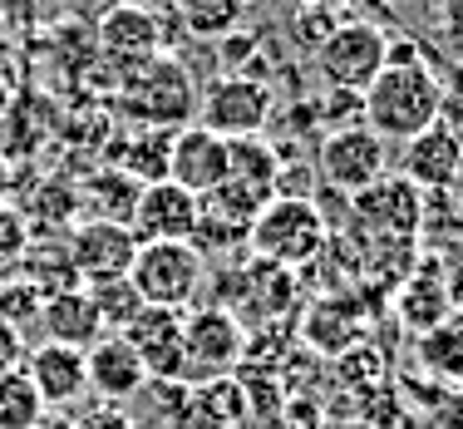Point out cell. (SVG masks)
Segmentation results:
<instances>
[{
    "mask_svg": "<svg viewBox=\"0 0 463 429\" xmlns=\"http://www.w3.org/2000/svg\"><path fill=\"white\" fill-rule=\"evenodd\" d=\"M449 114V90L429 60L419 64H384L365 90V129H374L384 143H404L424 129H434Z\"/></svg>",
    "mask_w": 463,
    "mask_h": 429,
    "instance_id": "1",
    "label": "cell"
},
{
    "mask_svg": "<svg viewBox=\"0 0 463 429\" xmlns=\"http://www.w3.org/2000/svg\"><path fill=\"white\" fill-rule=\"evenodd\" d=\"M326 242H330V223H326L321 203L316 197H291V193H277L247 227V247L261 262L286 267V272L311 267L326 252Z\"/></svg>",
    "mask_w": 463,
    "mask_h": 429,
    "instance_id": "2",
    "label": "cell"
},
{
    "mask_svg": "<svg viewBox=\"0 0 463 429\" xmlns=\"http://www.w3.org/2000/svg\"><path fill=\"white\" fill-rule=\"evenodd\" d=\"M118 109L138 119L143 129H183L197 114V90L193 74L183 70L173 54H148V60L128 64L124 84H118Z\"/></svg>",
    "mask_w": 463,
    "mask_h": 429,
    "instance_id": "3",
    "label": "cell"
},
{
    "mask_svg": "<svg viewBox=\"0 0 463 429\" xmlns=\"http://www.w3.org/2000/svg\"><path fill=\"white\" fill-rule=\"evenodd\" d=\"M128 281L143 296V306L187 311L207 281V257L193 242H138L134 262H128Z\"/></svg>",
    "mask_w": 463,
    "mask_h": 429,
    "instance_id": "4",
    "label": "cell"
},
{
    "mask_svg": "<svg viewBox=\"0 0 463 429\" xmlns=\"http://www.w3.org/2000/svg\"><path fill=\"white\" fill-rule=\"evenodd\" d=\"M350 217L380 247H410L424 233V193L404 173H380L370 188L350 197Z\"/></svg>",
    "mask_w": 463,
    "mask_h": 429,
    "instance_id": "5",
    "label": "cell"
},
{
    "mask_svg": "<svg viewBox=\"0 0 463 429\" xmlns=\"http://www.w3.org/2000/svg\"><path fill=\"white\" fill-rule=\"evenodd\" d=\"M247 356V326L227 306H187L183 311V360L187 380L232 376Z\"/></svg>",
    "mask_w": 463,
    "mask_h": 429,
    "instance_id": "6",
    "label": "cell"
},
{
    "mask_svg": "<svg viewBox=\"0 0 463 429\" xmlns=\"http://www.w3.org/2000/svg\"><path fill=\"white\" fill-rule=\"evenodd\" d=\"M271 114H277V94L261 74H222L197 99V124L222 138L261 134L271 124Z\"/></svg>",
    "mask_w": 463,
    "mask_h": 429,
    "instance_id": "7",
    "label": "cell"
},
{
    "mask_svg": "<svg viewBox=\"0 0 463 429\" xmlns=\"http://www.w3.org/2000/svg\"><path fill=\"white\" fill-rule=\"evenodd\" d=\"M384 45H390V35H384L380 25H370V20H340V25L326 35V45L316 50L326 90L365 94L370 80L384 70Z\"/></svg>",
    "mask_w": 463,
    "mask_h": 429,
    "instance_id": "8",
    "label": "cell"
},
{
    "mask_svg": "<svg viewBox=\"0 0 463 429\" xmlns=\"http://www.w3.org/2000/svg\"><path fill=\"white\" fill-rule=\"evenodd\" d=\"M384 163H390V148H384V138L365 124L330 129L321 138V148H316V173H321V183L340 197H355L360 188H370L384 173Z\"/></svg>",
    "mask_w": 463,
    "mask_h": 429,
    "instance_id": "9",
    "label": "cell"
},
{
    "mask_svg": "<svg viewBox=\"0 0 463 429\" xmlns=\"http://www.w3.org/2000/svg\"><path fill=\"white\" fill-rule=\"evenodd\" d=\"M64 252H70L74 277L109 281V277H128V262H134V252H138V237H134V227H128V223L94 217V223L70 227Z\"/></svg>",
    "mask_w": 463,
    "mask_h": 429,
    "instance_id": "10",
    "label": "cell"
},
{
    "mask_svg": "<svg viewBox=\"0 0 463 429\" xmlns=\"http://www.w3.org/2000/svg\"><path fill=\"white\" fill-rule=\"evenodd\" d=\"M197 217H203V197L178 188L173 178H158V183H143L138 188L128 227H134L138 242H187Z\"/></svg>",
    "mask_w": 463,
    "mask_h": 429,
    "instance_id": "11",
    "label": "cell"
},
{
    "mask_svg": "<svg viewBox=\"0 0 463 429\" xmlns=\"http://www.w3.org/2000/svg\"><path fill=\"white\" fill-rule=\"evenodd\" d=\"M128 346L138 350L148 380H187V360H183V311L168 306H138V316L118 331Z\"/></svg>",
    "mask_w": 463,
    "mask_h": 429,
    "instance_id": "12",
    "label": "cell"
},
{
    "mask_svg": "<svg viewBox=\"0 0 463 429\" xmlns=\"http://www.w3.org/2000/svg\"><path fill=\"white\" fill-rule=\"evenodd\" d=\"M247 420V385L237 376H213V380H187L183 400L163 429H237Z\"/></svg>",
    "mask_w": 463,
    "mask_h": 429,
    "instance_id": "13",
    "label": "cell"
},
{
    "mask_svg": "<svg viewBox=\"0 0 463 429\" xmlns=\"http://www.w3.org/2000/svg\"><path fill=\"white\" fill-rule=\"evenodd\" d=\"M94 45L104 54H114L118 64H138V60H148V54H163V45H168L163 15L148 5H138V0H114V5L104 10V20H99V30H94Z\"/></svg>",
    "mask_w": 463,
    "mask_h": 429,
    "instance_id": "14",
    "label": "cell"
},
{
    "mask_svg": "<svg viewBox=\"0 0 463 429\" xmlns=\"http://www.w3.org/2000/svg\"><path fill=\"white\" fill-rule=\"evenodd\" d=\"M400 173L414 183L419 193H449L463 173V138L439 119L434 129L404 138V153H400Z\"/></svg>",
    "mask_w": 463,
    "mask_h": 429,
    "instance_id": "15",
    "label": "cell"
},
{
    "mask_svg": "<svg viewBox=\"0 0 463 429\" xmlns=\"http://www.w3.org/2000/svg\"><path fill=\"white\" fill-rule=\"evenodd\" d=\"M168 178L187 193H213L217 183H227V138L213 134L203 124H183L173 129V148H168Z\"/></svg>",
    "mask_w": 463,
    "mask_h": 429,
    "instance_id": "16",
    "label": "cell"
},
{
    "mask_svg": "<svg viewBox=\"0 0 463 429\" xmlns=\"http://www.w3.org/2000/svg\"><path fill=\"white\" fill-rule=\"evenodd\" d=\"M84 376H90V390H94L104 405L138 400L143 385H148V370H143L138 350L128 346L118 331H104L90 350H84Z\"/></svg>",
    "mask_w": 463,
    "mask_h": 429,
    "instance_id": "17",
    "label": "cell"
},
{
    "mask_svg": "<svg viewBox=\"0 0 463 429\" xmlns=\"http://www.w3.org/2000/svg\"><path fill=\"white\" fill-rule=\"evenodd\" d=\"M35 385V395L50 410H64L80 395H90V376H84V350L60 346V340H40L35 350H25V366H20Z\"/></svg>",
    "mask_w": 463,
    "mask_h": 429,
    "instance_id": "18",
    "label": "cell"
},
{
    "mask_svg": "<svg viewBox=\"0 0 463 429\" xmlns=\"http://www.w3.org/2000/svg\"><path fill=\"white\" fill-rule=\"evenodd\" d=\"M449 311H454V306H449V286H444V262L424 257L419 267L404 272L400 291H394V316H400L404 331L424 336L429 326H439Z\"/></svg>",
    "mask_w": 463,
    "mask_h": 429,
    "instance_id": "19",
    "label": "cell"
},
{
    "mask_svg": "<svg viewBox=\"0 0 463 429\" xmlns=\"http://www.w3.org/2000/svg\"><path fill=\"white\" fill-rule=\"evenodd\" d=\"M40 321H45V340H60V346H74V350H90L104 336V316H99L94 296L84 286H64V291L45 296Z\"/></svg>",
    "mask_w": 463,
    "mask_h": 429,
    "instance_id": "20",
    "label": "cell"
},
{
    "mask_svg": "<svg viewBox=\"0 0 463 429\" xmlns=\"http://www.w3.org/2000/svg\"><path fill=\"white\" fill-rule=\"evenodd\" d=\"M227 178L241 183V188H257V193L277 197L281 193V153L261 134L227 138Z\"/></svg>",
    "mask_w": 463,
    "mask_h": 429,
    "instance_id": "21",
    "label": "cell"
},
{
    "mask_svg": "<svg viewBox=\"0 0 463 429\" xmlns=\"http://www.w3.org/2000/svg\"><path fill=\"white\" fill-rule=\"evenodd\" d=\"M168 148H173V129H134L128 138L109 143V158H118V168L138 183H158L168 178Z\"/></svg>",
    "mask_w": 463,
    "mask_h": 429,
    "instance_id": "22",
    "label": "cell"
},
{
    "mask_svg": "<svg viewBox=\"0 0 463 429\" xmlns=\"http://www.w3.org/2000/svg\"><path fill=\"white\" fill-rule=\"evenodd\" d=\"M419 366L444 385H463V311H449L419 336Z\"/></svg>",
    "mask_w": 463,
    "mask_h": 429,
    "instance_id": "23",
    "label": "cell"
},
{
    "mask_svg": "<svg viewBox=\"0 0 463 429\" xmlns=\"http://www.w3.org/2000/svg\"><path fill=\"white\" fill-rule=\"evenodd\" d=\"M360 331H365V321L355 316V301H345V296L321 301L311 316H306V340H311V346H321V350H330V356L355 350Z\"/></svg>",
    "mask_w": 463,
    "mask_h": 429,
    "instance_id": "24",
    "label": "cell"
},
{
    "mask_svg": "<svg viewBox=\"0 0 463 429\" xmlns=\"http://www.w3.org/2000/svg\"><path fill=\"white\" fill-rule=\"evenodd\" d=\"M173 10L183 20V35L193 40H222L247 20V0H173Z\"/></svg>",
    "mask_w": 463,
    "mask_h": 429,
    "instance_id": "25",
    "label": "cell"
},
{
    "mask_svg": "<svg viewBox=\"0 0 463 429\" xmlns=\"http://www.w3.org/2000/svg\"><path fill=\"white\" fill-rule=\"evenodd\" d=\"M40 415H45V400L35 395L25 370L0 376V429H35Z\"/></svg>",
    "mask_w": 463,
    "mask_h": 429,
    "instance_id": "26",
    "label": "cell"
},
{
    "mask_svg": "<svg viewBox=\"0 0 463 429\" xmlns=\"http://www.w3.org/2000/svg\"><path fill=\"white\" fill-rule=\"evenodd\" d=\"M84 291L94 296V306H99V316H104V331H124L128 321L138 316V306H143V296L134 291V281L128 277H109V281H90Z\"/></svg>",
    "mask_w": 463,
    "mask_h": 429,
    "instance_id": "27",
    "label": "cell"
},
{
    "mask_svg": "<svg viewBox=\"0 0 463 429\" xmlns=\"http://www.w3.org/2000/svg\"><path fill=\"white\" fill-rule=\"evenodd\" d=\"M84 193H94L99 213H104L109 223H128V213H134V203H138V183L128 178L124 168L118 173H94V178L84 183Z\"/></svg>",
    "mask_w": 463,
    "mask_h": 429,
    "instance_id": "28",
    "label": "cell"
},
{
    "mask_svg": "<svg viewBox=\"0 0 463 429\" xmlns=\"http://www.w3.org/2000/svg\"><path fill=\"white\" fill-rule=\"evenodd\" d=\"M40 306H45V296L35 291L25 277H0V321H10V326H25V321H35L40 316Z\"/></svg>",
    "mask_w": 463,
    "mask_h": 429,
    "instance_id": "29",
    "label": "cell"
},
{
    "mask_svg": "<svg viewBox=\"0 0 463 429\" xmlns=\"http://www.w3.org/2000/svg\"><path fill=\"white\" fill-rule=\"evenodd\" d=\"M30 242H35V233H30V217L20 213V207L0 203V262H20L30 252Z\"/></svg>",
    "mask_w": 463,
    "mask_h": 429,
    "instance_id": "30",
    "label": "cell"
},
{
    "mask_svg": "<svg viewBox=\"0 0 463 429\" xmlns=\"http://www.w3.org/2000/svg\"><path fill=\"white\" fill-rule=\"evenodd\" d=\"M335 25H340V15H335V10H321V5H301V10H296V20H291L296 45H301V50H321L326 35Z\"/></svg>",
    "mask_w": 463,
    "mask_h": 429,
    "instance_id": "31",
    "label": "cell"
},
{
    "mask_svg": "<svg viewBox=\"0 0 463 429\" xmlns=\"http://www.w3.org/2000/svg\"><path fill=\"white\" fill-rule=\"evenodd\" d=\"M74 429H138V424H134V415H128L124 405H104V400H99L94 410H84L80 420H74Z\"/></svg>",
    "mask_w": 463,
    "mask_h": 429,
    "instance_id": "32",
    "label": "cell"
},
{
    "mask_svg": "<svg viewBox=\"0 0 463 429\" xmlns=\"http://www.w3.org/2000/svg\"><path fill=\"white\" fill-rule=\"evenodd\" d=\"M25 336H20V326H10V321H0V376H10V370H20L25 366Z\"/></svg>",
    "mask_w": 463,
    "mask_h": 429,
    "instance_id": "33",
    "label": "cell"
},
{
    "mask_svg": "<svg viewBox=\"0 0 463 429\" xmlns=\"http://www.w3.org/2000/svg\"><path fill=\"white\" fill-rule=\"evenodd\" d=\"M247 54H257V35H251V30H232V35H222V60L232 64V74L241 70Z\"/></svg>",
    "mask_w": 463,
    "mask_h": 429,
    "instance_id": "34",
    "label": "cell"
},
{
    "mask_svg": "<svg viewBox=\"0 0 463 429\" xmlns=\"http://www.w3.org/2000/svg\"><path fill=\"white\" fill-rule=\"evenodd\" d=\"M439 30L463 50V0H444V5H439Z\"/></svg>",
    "mask_w": 463,
    "mask_h": 429,
    "instance_id": "35",
    "label": "cell"
},
{
    "mask_svg": "<svg viewBox=\"0 0 463 429\" xmlns=\"http://www.w3.org/2000/svg\"><path fill=\"white\" fill-rule=\"evenodd\" d=\"M444 286H449V306H454V311H463V257L444 267Z\"/></svg>",
    "mask_w": 463,
    "mask_h": 429,
    "instance_id": "36",
    "label": "cell"
},
{
    "mask_svg": "<svg viewBox=\"0 0 463 429\" xmlns=\"http://www.w3.org/2000/svg\"><path fill=\"white\" fill-rule=\"evenodd\" d=\"M0 203H10V158L0 153Z\"/></svg>",
    "mask_w": 463,
    "mask_h": 429,
    "instance_id": "37",
    "label": "cell"
},
{
    "mask_svg": "<svg viewBox=\"0 0 463 429\" xmlns=\"http://www.w3.org/2000/svg\"><path fill=\"white\" fill-rule=\"evenodd\" d=\"M301 5H321V10H345L350 0H301Z\"/></svg>",
    "mask_w": 463,
    "mask_h": 429,
    "instance_id": "38",
    "label": "cell"
},
{
    "mask_svg": "<svg viewBox=\"0 0 463 429\" xmlns=\"http://www.w3.org/2000/svg\"><path fill=\"white\" fill-rule=\"evenodd\" d=\"M384 5H410V0H384Z\"/></svg>",
    "mask_w": 463,
    "mask_h": 429,
    "instance_id": "39",
    "label": "cell"
},
{
    "mask_svg": "<svg viewBox=\"0 0 463 429\" xmlns=\"http://www.w3.org/2000/svg\"><path fill=\"white\" fill-rule=\"evenodd\" d=\"M458 223H463V193H458Z\"/></svg>",
    "mask_w": 463,
    "mask_h": 429,
    "instance_id": "40",
    "label": "cell"
},
{
    "mask_svg": "<svg viewBox=\"0 0 463 429\" xmlns=\"http://www.w3.org/2000/svg\"><path fill=\"white\" fill-rule=\"evenodd\" d=\"M0 277H5V262H0Z\"/></svg>",
    "mask_w": 463,
    "mask_h": 429,
    "instance_id": "41",
    "label": "cell"
}]
</instances>
